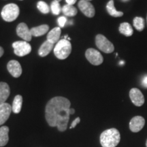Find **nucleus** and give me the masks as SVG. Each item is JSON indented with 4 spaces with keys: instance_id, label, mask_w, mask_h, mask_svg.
Returning a JSON list of instances; mask_svg holds the SVG:
<instances>
[{
    "instance_id": "1",
    "label": "nucleus",
    "mask_w": 147,
    "mask_h": 147,
    "mask_svg": "<svg viewBox=\"0 0 147 147\" xmlns=\"http://www.w3.org/2000/svg\"><path fill=\"white\" fill-rule=\"evenodd\" d=\"M71 103L64 97H53L47 103L45 109V118L51 127H56L59 131H65L70 115Z\"/></svg>"
},
{
    "instance_id": "2",
    "label": "nucleus",
    "mask_w": 147,
    "mask_h": 147,
    "mask_svg": "<svg viewBox=\"0 0 147 147\" xmlns=\"http://www.w3.org/2000/svg\"><path fill=\"white\" fill-rule=\"evenodd\" d=\"M120 140V133L115 128L106 129L100 135V144L102 147H116Z\"/></svg>"
},
{
    "instance_id": "3",
    "label": "nucleus",
    "mask_w": 147,
    "mask_h": 147,
    "mask_svg": "<svg viewBox=\"0 0 147 147\" xmlns=\"http://www.w3.org/2000/svg\"><path fill=\"white\" fill-rule=\"evenodd\" d=\"M71 52V45L69 40L63 39L57 43L54 48V54L59 59H65Z\"/></svg>"
},
{
    "instance_id": "4",
    "label": "nucleus",
    "mask_w": 147,
    "mask_h": 147,
    "mask_svg": "<svg viewBox=\"0 0 147 147\" xmlns=\"http://www.w3.org/2000/svg\"><path fill=\"white\" fill-rule=\"evenodd\" d=\"M20 10L15 3H9L5 5L1 10V17L5 21L12 22L16 20L19 15Z\"/></svg>"
},
{
    "instance_id": "5",
    "label": "nucleus",
    "mask_w": 147,
    "mask_h": 147,
    "mask_svg": "<svg viewBox=\"0 0 147 147\" xmlns=\"http://www.w3.org/2000/svg\"><path fill=\"white\" fill-rule=\"evenodd\" d=\"M95 45L97 47L105 53H111L115 51V47L110 40L104 35L98 34L95 37Z\"/></svg>"
},
{
    "instance_id": "6",
    "label": "nucleus",
    "mask_w": 147,
    "mask_h": 147,
    "mask_svg": "<svg viewBox=\"0 0 147 147\" xmlns=\"http://www.w3.org/2000/svg\"><path fill=\"white\" fill-rule=\"evenodd\" d=\"M14 53L18 57H23L29 54L32 51V47L26 41H17L12 44Z\"/></svg>"
},
{
    "instance_id": "7",
    "label": "nucleus",
    "mask_w": 147,
    "mask_h": 147,
    "mask_svg": "<svg viewBox=\"0 0 147 147\" xmlns=\"http://www.w3.org/2000/svg\"><path fill=\"white\" fill-rule=\"evenodd\" d=\"M85 57L90 63L93 65H100L104 61L102 54L94 49H88L85 52Z\"/></svg>"
},
{
    "instance_id": "8",
    "label": "nucleus",
    "mask_w": 147,
    "mask_h": 147,
    "mask_svg": "<svg viewBox=\"0 0 147 147\" xmlns=\"http://www.w3.org/2000/svg\"><path fill=\"white\" fill-rule=\"evenodd\" d=\"M78 6L80 10L87 17L92 18L95 16L94 6L87 0H80L78 3Z\"/></svg>"
},
{
    "instance_id": "9",
    "label": "nucleus",
    "mask_w": 147,
    "mask_h": 147,
    "mask_svg": "<svg viewBox=\"0 0 147 147\" xmlns=\"http://www.w3.org/2000/svg\"><path fill=\"white\" fill-rule=\"evenodd\" d=\"M129 97L135 106H142L144 103V97L141 91L137 88H133L129 91Z\"/></svg>"
},
{
    "instance_id": "10",
    "label": "nucleus",
    "mask_w": 147,
    "mask_h": 147,
    "mask_svg": "<svg viewBox=\"0 0 147 147\" xmlns=\"http://www.w3.org/2000/svg\"><path fill=\"white\" fill-rule=\"evenodd\" d=\"M145 125V119L141 116H136L129 122V129L132 132L136 133L142 129Z\"/></svg>"
},
{
    "instance_id": "11",
    "label": "nucleus",
    "mask_w": 147,
    "mask_h": 147,
    "mask_svg": "<svg viewBox=\"0 0 147 147\" xmlns=\"http://www.w3.org/2000/svg\"><path fill=\"white\" fill-rule=\"evenodd\" d=\"M16 34L18 36L21 37L22 39L26 42H29L32 40V35L31 34L30 29L28 28L26 24L24 23L18 24L16 27Z\"/></svg>"
},
{
    "instance_id": "12",
    "label": "nucleus",
    "mask_w": 147,
    "mask_h": 147,
    "mask_svg": "<svg viewBox=\"0 0 147 147\" xmlns=\"http://www.w3.org/2000/svg\"><path fill=\"white\" fill-rule=\"evenodd\" d=\"M7 69L14 78H18L22 74V67L19 62L16 60H11L7 64Z\"/></svg>"
},
{
    "instance_id": "13",
    "label": "nucleus",
    "mask_w": 147,
    "mask_h": 147,
    "mask_svg": "<svg viewBox=\"0 0 147 147\" xmlns=\"http://www.w3.org/2000/svg\"><path fill=\"white\" fill-rule=\"evenodd\" d=\"M12 111V106L8 103H4L0 105V125L6 122Z\"/></svg>"
},
{
    "instance_id": "14",
    "label": "nucleus",
    "mask_w": 147,
    "mask_h": 147,
    "mask_svg": "<svg viewBox=\"0 0 147 147\" xmlns=\"http://www.w3.org/2000/svg\"><path fill=\"white\" fill-rule=\"evenodd\" d=\"M10 94V87L6 82H0V105L4 104Z\"/></svg>"
},
{
    "instance_id": "15",
    "label": "nucleus",
    "mask_w": 147,
    "mask_h": 147,
    "mask_svg": "<svg viewBox=\"0 0 147 147\" xmlns=\"http://www.w3.org/2000/svg\"><path fill=\"white\" fill-rule=\"evenodd\" d=\"M61 28L59 27H55L47 34V40L54 45L59 42L61 36Z\"/></svg>"
},
{
    "instance_id": "16",
    "label": "nucleus",
    "mask_w": 147,
    "mask_h": 147,
    "mask_svg": "<svg viewBox=\"0 0 147 147\" xmlns=\"http://www.w3.org/2000/svg\"><path fill=\"white\" fill-rule=\"evenodd\" d=\"M53 47H54V45L47 40L40 47L39 50H38V54L42 57L47 56L51 53V51L53 50Z\"/></svg>"
},
{
    "instance_id": "17",
    "label": "nucleus",
    "mask_w": 147,
    "mask_h": 147,
    "mask_svg": "<svg viewBox=\"0 0 147 147\" xmlns=\"http://www.w3.org/2000/svg\"><path fill=\"white\" fill-rule=\"evenodd\" d=\"M9 127L2 126L0 127V146H4L9 141Z\"/></svg>"
},
{
    "instance_id": "18",
    "label": "nucleus",
    "mask_w": 147,
    "mask_h": 147,
    "mask_svg": "<svg viewBox=\"0 0 147 147\" xmlns=\"http://www.w3.org/2000/svg\"><path fill=\"white\" fill-rule=\"evenodd\" d=\"M49 29V25H42L38 27H33L30 29L31 34L33 36L35 37H40L43 36L47 34Z\"/></svg>"
},
{
    "instance_id": "19",
    "label": "nucleus",
    "mask_w": 147,
    "mask_h": 147,
    "mask_svg": "<svg viewBox=\"0 0 147 147\" xmlns=\"http://www.w3.org/2000/svg\"><path fill=\"white\" fill-rule=\"evenodd\" d=\"M106 9H107L108 14L113 17H121V16H123V12L117 11V9L115 8L114 0H110L108 1L107 5H106Z\"/></svg>"
},
{
    "instance_id": "20",
    "label": "nucleus",
    "mask_w": 147,
    "mask_h": 147,
    "mask_svg": "<svg viewBox=\"0 0 147 147\" xmlns=\"http://www.w3.org/2000/svg\"><path fill=\"white\" fill-rule=\"evenodd\" d=\"M119 30L121 34L126 37L131 36L134 34V30L132 29V27L128 23H121L120 26H119Z\"/></svg>"
},
{
    "instance_id": "21",
    "label": "nucleus",
    "mask_w": 147,
    "mask_h": 147,
    "mask_svg": "<svg viewBox=\"0 0 147 147\" xmlns=\"http://www.w3.org/2000/svg\"><path fill=\"white\" fill-rule=\"evenodd\" d=\"M22 104H23V97L21 95H16L12 106V112L15 114L19 113L21 110Z\"/></svg>"
},
{
    "instance_id": "22",
    "label": "nucleus",
    "mask_w": 147,
    "mask_h": 147,
    "mask_svg": "<svg viewBox=\"0 0 147 147\" xmlns=\"http://www.w3.org/2000/svg\"><path fill=\"white\" fill-rule=\"evenodd\" d=\"M62 12L67 16H74L78 13V10L74 5L66 4L62 8Z\"/></svg>"
},
{
    "instance_id": "23",
    "label": "nucleus",
    "mask_w": 147,
    "mask_h": 147,
    "mask_svg": "<svg viewBox=\"0 0 147 147\" xmlns=\"http://www.w3.org/2000/svg\"><path fill=\"white\" fill-rule=\"evenodd\" d=\"M134 26L138 32H142L145 27V21L142 17L136 16L134 18Z\"/></svg>"
},
{
    "instance_id": "24",
    "label": "nucleus",
    "mask_w": 147,
    "mask_h": 147,
    "mask_svg": "<svg viewBox=\"0 0 147 147\" xmlns=\"http://www.w3.org/2000/svg\"><path fill=\"white\" fill-rule=\"evenodd\" d=\"M37 8L39 10L42 14H48L50 12V8H49V5L45 1H40L37 3Z\"/></svg>"
},
{
    "instance_id": "25",
    "label": "nucleus",
    "mask_w": 147,
    "mask_h": 147,
    "mask_svg": "<svg viewBox=\"0 0 147 147\" xmlns=\"http://www.w3.org/2000/svg\"><path fill=\"white\" fill-rule=\"evenodd\" d=\"M61 6L59 1H53L51 3V11H52L53 14L55 15H58L61 12Z\"/></svg>"
},
{
    "instance_id": "26",
    "label": "nucleus",
    "mask_w": 147,
    "mask_h": 147,
    "mask_svg": "<svg viewBox=\"0 0 147 147\" xmlns=\"http://www.w3.org/2000/svg\"><path fill=\"white\" fill-rule=\"evenodd\" d=\"M57 22L60 28L61 27H65L66 22H67V18H66L65 16H60V17L57 19Z\"/></svg>"
},
{
    "instance_id": "27",
    "label": "nucleus",
    "mask_w": 147,
    "mask_h": 147,
    "mask_svg": "<svg viewBox=\"0 0 147 147\" xmlns=\"http://www.w3.org/2000/svg\"><path fill=\"white\" fill-rule=\"evenodd\" d=\"M80 122V119L79 118V117H77V118L76 119H74V121H73L72 123H71V126H70V129H72V128H74L76 127V126L78 125L79 123Z\"/></svg>"
},
{
    "instance_id": "28",
    "label": "nucleus",
    "mask_w": 147,
    "mask_h": 147,
    "mask_svg": "<svg viewBox=\"0 0 147 147\" xmlns=\"http://www.w3.org/2000/svg\"><path fill=\"white\" fill-rule=\"evenodd\" d=\"M142 86H143V87L147 88V76H144V78L142 79Z\"/></svg>"
},
{
    "instance_id": "29",
    "label": "nucleus",
    "mask_w": 147,
    "mask_h": 147,
    "mask_svg": "<svg viewBox=\"0 0 147 147\" xmlns=\"http://www.w3.org/2000/svg\"><path fill=\"white\" fill-rule=\"evenodd\" d=\"M77 0H65L66 3H67V4L68 5H73L74 3H76Z\"/></svg>"
},
{
    "instance_id": "30",
    "label": "nucleus",
    "mask_w": 147,
    "mask_h": 147,
    "mask_svg": "<svg viewBox=\"0 0 147 147\" xmlns=\"http://www.w3.org/2000/svg\"><path fill=\"white\" fill-rule=\"evenodd\" d=\"M3 53H4V51H3V49L1 47H0V57L3 56Z\"/></svg>"
},
{
    "instance_id": "31",
    "label": "nucleus",
    "mask_w": 147,
    "mask_h": 147,
    "mask_svg": "<svg viewBox=\"0 0 147 147\" xmlns=\"http://www.w3.org/2000/svg\"><path fill=\"white\" fill-rule=\"evenodd\" d=\"M69 113H70V115H74V114L75 113V110L74 109V108H70Z\"/></svg>"
},
{
    "instance_id": "32",
    "label": "nucleus",
    "mask_w": 147,
    "mask_h": 147,
    "mask_svg": "<svg viewBox=\"0 0 147 147\" xmlns=\"http://www.w3.org/2000/svg\"><path fill=\"white\" fill-rule=\"evenodd\" d=\"M120 64H121V65H123V64H124V61H120Z\"/></svg>"
},
{
    "instance_id": "33",
    "label": "nucleus",
    "mask_w": 147,
    "mask_h": 147,
    "mask_svg": "<svg viewBox=\"0 0 147 147\" xmlns=\"http://www.w3.org/2000/svg\"><path fill=\"white\" fill-rule=\"evenodd\" d=\"M55 1H59V2L60 1H61V0H55Z\"/></svg>"
},
{
    "instance_id": "34",
    "label": "nucleus",
    "mask_w": 147,
    "mask_h": 147,
    "mask_svg": "<svg viewBox=\"0 0 147 147\" xmlns=\"http://www.w3.org/2000/svg\"><path fill=\"white\" fill-rule=\"evenodd\" d=\"M123 1H128V0H122Z\"/></svg>"
},
{
    "instance_id": "35",
    "label": "nucleus",
    "mask_w": 147,
    "mask_h": 147,
    "mask_svg": "<svg viewBox=\"0 0 147 147\" xmlns=\"http://www.w3.org/2000/svg\"><path fill=\"white\" fill-rule=\"evenodd\" d=\"M146 146L147 147V140H146Z\"/></svg>"
},
{
    "instance_id": "36",
    "label": "nucleus",
    "mask_w": 147,
    "mask_h": 147,
    "mask_svg": "<svg viewBox=\"0 0 147 147\" xmlns=\"http://www.w3.org/2000/svg\"><path fill=\"white\" fill-rule=\"evenodd\" d=\"M146 24H147V15H146Z\"/></svg>"
},
{
    "instance_id": "37",
    "label": "nucleus",
    "mask_w": 147,
    "mask_h": 147,
    "mask_svg": "<svg viewBox=\"0 0 147 147\" xmlns=\"http://www.w3.org/2000/svg\"><path fill=\"white\" fill-rule=\"evenodd\" d=\"M87 1H91V0H87Z\"/></svg>"
},
{
    "instance_id": "38",
    "label": "nucleus",
    "mask_w": 147,
    "mask_h": 147,
    "mask_svg": "<svg viewBox=\"0 0 147 147\" xmlns=\"http://www.w3.org/2000/svg\"><path fill=\"white\" fill-rule=\"evenodd\" d=\"M21 1H23V0H21Z\"/></svg>"
}]
</instances>
